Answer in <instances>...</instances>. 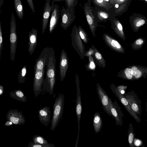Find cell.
I'll list each match as a JSON object with an SVG mask.
<instances>
[{
  "label": "cell",
  "mask_w": 147,
  "mask_h": 147,
  "mask_svg": "<svg viewBox=\"0 0 147 147\" xmlns=\"http://www.w3.org/2000/svg\"><path fill=\"white\" fill-rule=\"evenodd\" d=\"M56 59L55 50L50 47L49 52L46 60V70L45 78L44 79L42 90L52 95L55 83Z\"/></svg>",
  "instance_id": "1"
},
{
  "label": "cell",
  "mask_w": 147,
  "mask_h": 147,
  "mask_svg": "<svg viewBox=\"0 0 147 147\" xmlns=\"http://www.w3.org/2000/svg\"><path fill=\"white\" fill-rule=\"evenodd\" d=\"M64 95L61 93L56 98L53 106V114L51 123V129L54 130L59 123L63 113Z\"/></svg>",
  "instance_id": "2"
},
{
  "label": "cell",
  "mask_w": 147,
  "mask_h": 147,
  "mask_svg": "<svg viewBox=\"0 0 147 147\" xmlns=\"http://www.w3.org/2000/svg\"><path fill=\"white\" fill-rule=\"evenodd\" d=\"M17 40L16 20L13 14L12 13L10 22L9 33L10 57L11 60L12 61H14L15 59Z\"/></svg>",
  "instance_id": "3"
},
{
  "label": "cell",
  "mask_w": 147,
  "mask_h": 147,
  "mask_svg": "<svg viewBox=\"0 0 147 147\" xmlns=\"http://www.w3.org/2000/svg\"><path fill=\"white\" fill-rule=\"evenodd\" d=\"M74 9H69L63 7L61 11V27L64 30H66L75 19Z\"/></svg>",
  "instance_id": "4"
},
{
  "label": "cell",
  "mask_w": 147,
  "mask_h": 147,
  "mask_svg": "<svg viewBox=\"0 0 147 147\" xmlns=\"http://www.w3.org/2000/svg\"><path fill=\"white\" fill-rule=\"evenodd\" d=\"M123 95L127 100L133 111L138 115H141V102L136 94L134 92H130L125 93Z\"/></svg>",
  "instance_id": "5"
},
{
  "label": "cell",
  "mask_w": 147,
  "mask_h": 147,
  "mask_svg": "<svg viewBox=\"0 0 147 147\" xmlns=\"http://www.w3.org/2000/svg\"><path fill=\"white\" fill-rule=\"evenodd\" d=\"M45 70L34 71L33 89L35 95L37 97L42 90Z\"/></svg>",
  "instance_id": "6"
},
{
  "label": "cell",
  "mask_w": 147,
  "mask_h": 147,
  "mask_svg": "<svg viewBox=\"0 0 147 147\" xmlns=\"http://www.w3.org/2000/svg\"><path fill=\"white\" fill-rule=\"evenodd\" d=\"M6 119L15 125H23L26 121L22 112L17 109H10L6 114Z\"/></svg>",
  "instance_id": "7"
},
{
  "label": "cell",
  "mask_w": 147,
  "mask_h": 147,
  "mask_svg": "<svg viewBox=\"0 0 147 147\" xmlns=\"http://www.w3.org/2000/svg\"><path fill=\"white\" fill-rule=\"evenodd\" d=\"M113 91L115 96L123 105L130 115L135 119L137 122H141V119L140 117L132 110L127 100L123 95L121 94L117 89H115L113 90Z\"/></svg>",
  "instance_id": "8"
},
{
  "label": "cell",
  "mask_w": 147,
  "mask_h": 147,
  "mask_svg": "<svg viewBox=\"0 0 147 147\" xmlns=\"http://www.w3.org/2000/svg\"><path fill=\"white\" fill-rule=\"evenodd\" d=\"M75 81L76 85L77 96L76 102V111L78 122V136H79L80 129V122L82 111V102L81 98L79 82L78 78L76 74Z\"/></svg>",
  "instance_id": "9"
},
{
  "label": "cell",
  "mask_w": 147,
  "mask_h": 147,
  "mask_svg": "<svg viewBox=\"0 0 147 147\" xmlns=\"http://www.w3.org/2000/svg\"><path fill=\"white\" fill-rule=\"evenodd\" d=\"M55 2L53 1L51 5V15L49 29L50 33H51L53 32L56 26L60 17L59 6L57 4H54Z\"/></svg>",
  "instance_id": "10"
},
{
  "label": "cell",
  "mask_w": 147,
  "mask_h": 147,
  "mask_svg": "<svg viewBox=\"0 0 147 147\" xmlns=\"http://www.w3.org/2000/svg\"><path fill=\"white\" fill-rule=\"evenodd\" d=\"M71 36L72 46L81 56V53H82V46L78 28L76 25L74 26Z\"/></svg>",
  "instance_id": "11"
},
{
  "label": "cell",
  "mask_w": 147,
  "mask_h": 147,
  "mask_svg": "<svg viewBox=\"0 0 147 147\" xmlns=\"http://www.w3.org/2000/svg\"><path fill=\"white\" fill-rule=\"evenodd\" d=\"M69 67V61L66 52L64 49L61 51L60 58L59 73L60 80L62 81L65 78Z\"/></svg>",
  "instance_id": "12"
},
{
  "label": "cell",
  "mask_w": 147,
  "mask_h": 147,
  "mask_svg": "<svg viewBox=\"0 0 147 147\" xmlns=\"http://www.w3.org/2000/svg\"><path fill=\"white\" fill-rule=\"evenodd\" d=\"M50 47H46L44 48L36 60L34 65V71L45 70L46 66V60L49 52Z\"/></svg>",
  "instance_id": "13"
},
{
  "label": "cell",
  "mask_w": 147,
  "mask_h": 147,
  "mask_svg": "<svg viewBox=\"0 0 147 147\" xmlns=\"http://www.w3.org/2000/svg\"><path fill=\"white\" fill-rule=\"evenodd\" d=\"M109 100L111 112L112 117L115 119L116 125L121 126L123 125L122 117L123 115L120 110V108L116 101L113 103L110 98Z\"/></svg>",
  "instance_id": "14"
},
{
  "label": "cell",
  "mask_w": 147,
  "mask_h": 147,
  "mask_svg": "<svg viewBox=\"0 0 147 147\" xmlns=\"http://www.w3.org/2000/svg\"><path fill=\"white\" fill-rule=\"evenodd\" d=\"M97 94L100 103L105 111L109 115L112 116L109 103V97L107 93L100 87L97 88Z\"/></svg>",
  "instance_id": "15"
},
{
  "label": "cell",
  "mask_w": 147,
  "mask_h": 147,
  "mask_svg": "<svg viewBox=\"0 0 147 147\" xmlns=\"http://www.w3.org/2000/svg\"><path fill=\"white\" fill-rule=\"evenodd\" d=\"M51 0H46L44 6L42 13V33L43 34L47 28L51 10L50 5Z\"/></svg>",
  "instance_id": "16"
},
{
  "label": "cell",
  "mask_w": 147,
  "mask_h": 147,
  "mask_svg": "<svg viewBox=\"0 0 147 147\" xmlns=\"http://www.w3.org/2000/svg\"><path fill=\"white\" fill-rule=\"evenodd\" d=\"M38 30L32 28L29 32L28 40V51L30 55L34 52L37 42Z\"/></svg>",
  "instance_id": "17"
},
{
  "label": "cell",
  "mask_w": 147,
  "mask_h": 147,
  "mask_svg": "<svg viewBox=\"0 0 147 147\" xmlns=\"http://www.w3.org/2000/svg\"><path fill=\"white\" fill-rule=\"evenodd\" d=\"M50 107H45L40 109L38 112V117L40 122L47 127L51 119Z\"/></svg>",
  "instance_id": "18"
},
{
  "label": "cell",
  "mask_w": 147,
  "mask_h": 147,
  "mask_svg": "<svg viewBox=\"0 0 147 147\" xmlns=\"http://www.w3.org/2000/svg\"><path fill=\"white\" fill-rule=\"evenodd\" d=\"M93 124L94 131L98 133L101 131L102 126L101 117L98 112L96 113L94 116Z\"/></svg>",
  "instance_id": "19"
},
{
  "label": "cell",
  "mask_w": 147,
  "mask_h": 147,
  "mask_svg": "<svg viewBox=\"0 0 147 147\" xmlns=\"http://www.w3.org/2000/svg\"><path fill=\"white\" fill-rule=\"evenodd\" d=\"M11 97L17 100L23 102L27 101V98L23 92L19 90H15L9 93Z\"/></svg>",
  "instance_id": "20"
},
{
  "label": "cell",
  "mask_w": 147,
  "mask_h": 147,
  "mask_svg": "<svg viewBox=\"0 0 147 147\" xmlns=\"http://www.w3.org/2000/svg\"><path fill=\"white\" fill-rule=\"evenodd\" d=\"M14 5L16 11L19 18L21 20L24 16L23 6L21 0H14Z\"/></svg>",
  "instance_id": "21"
},
{
  "label": "cell",
  "mask_w": 147,
  "mask_h": 147,
  "mask_svg": "<svg viewBox=\"0 0 147 147\" xmlns=\"http://www.w3.org/2000/svg\"><path fill=\"white\" fill-rule=\"evenodd\" d=\"M84 11L88 24L89 25H92L94 19L90 8L86 4L84 6Z\"/></svg>",
  "instance_id": "22"
},
{
  "label": "cell",
  "mask_w": 147,
  "mask_h": 147,
  "mask_svg": "<svg viewBox=\"0 0 147 147\" xmlns=\"http://www.w3.org/2000/svg\"><path fill=\"white\" fill-rule=\"evenodd\" d=\"M128 141L130 147L135 146L134 143V140L135 138V134L134 132L133 127L132 124L129 123L127 135Z\"/></svg>",
  "instance_id": "23"
},
{
  "label": "cell",
  "mask_w": 147,
  "mask_h": 147,
  "mask_svg": "<svg viewBox=\"0 0 147 147\" xmlns=\"http://www.w3.org/2000/svg\"><path fill=\"white\" fill-rule=\"evenodd\" d=\"M27 73V68L26 65H25L22 68L18 74V81L20 84L25 82Z\"/></svg>",
  "instance_id": "24"
},
{
  "label": "cell",
  "mask_w": 147,
  "mask_h": 147,
  "mask_svg": "<svg viewBox=\"0 0 147 147\" xmlns=\"http://www.w3.org/2000/svg\"><path fill=\"white\" fill-rule=\"evenodd\" d=\"M33 142L36 144H49L47 141L42 136L40 135H35L32 139Z\"/></svg>",
  "instance_id": "25"
},
{
  "label": "cell",
  "mask_w": 147,
  "mask_h": 147,
  "mask_svg": "<svg viewBox=\"0 0 147 147\" xmlns=\"http://www.w3.org/2000/svg\"><path fill=\"white\" fill-rule=\"evenodd\" d=\"M66 8L68 9H74L77 4V0H65Z\"/></svg>",
  "instance_id": "26"
},
{
  "label": "cell",
  "mask_w": 147,
  "mask_h": 147,
  "mask_svg": "<svg viewBox=\"0 0 147 147\" xmlns=\"http://www.w3.org/2000/svg\"><path fill=\"white\" fill-rule=\"evenodd\" d=\"M28 147H55L53 144L49 143L47 144H40L31 142L28 144Z\"/></svg>",
  "instance_id": "27"
},
{
  "label": "cell",
  "mask_w": 147,
  "mask_h": 147,
  "mask_svg": "<svg viewBox=\"0 0 147 147\" xmlns=\"http://www.w3.org/2000/svg\"><path fill=\"white\" fill-rule=\"evenodd\" d=\"M3 49V38L2 37L1 23L0 20V60L1 59V55Z\"/></svg>",
  "instance_id": "28"
},
{
  "label": "cell",
  "mask_w": 147,
  "mask_h": 147,
  "mask_svg": "<svg viewBox=\"0 0 147 147\" xmlns=\"http://www.w3.org/2000/svg\"><path fill=\"white\" fill-rule=\"evenodd\" d=\"M125 74L128 79H131L132 77V71L131 69L127 68L125 70Z\"/></svg>",
  "instance_id": "29"
},
{
  "label": "cell",
  "mask_w": 147,
  "mask_h": 147,
  "mask_svg": "<svg viewBox=\"0 0 147 147\" xmlns=\"http://www.w3.org/2000/svg\"><path fill=\"white\" fill-rule=\"evenodd\" d=\"M134 143L135 146L139 147L143 144L142 141L139 139L135 138L134 140Z\"/></svg>",
  "instance_id": "30"
},
{
  "label": "cell",
  "mask_w": 147,
  "mask_h": 147,
  "mask_svg": "<svg viewBox=\"0 0 147 147\" xmlns=\"http://www.w3.org/2000/svg\"><path fill=\"white\" fill-rule=\"evenodd\" d=\"M26 0L32 12L33 13L35 12V10L33 3V0Z\"/></svg>",
  "instance_id": "31"
},
{
  "label": "cell",
  "mask_w": 147,
  "mask_h": 147,
  "mask_svg": "<svg viewBox=\"0 0 147 147\" xmlns=\"http://www.w3.org/2000/svg\"><path fill=\"white\" fill-rule=\"evenodd\" d=\"M112 46L113 47H116L118 49L121 48V46L119 42L115 40H113L111 43Z\"/></svg>",
  "instance_id": "32"
},
{
  "label": "cell",
  "mask_w": 147,
  "mask_h": 147,
  "mask_svg": "<svg viewBox=\"0 0 147 147\" xmlns=\"http://www.w3.org/2000/svg\"><path fill=\"white\" fill-rule=\"evenodd\" d=\"M145 23V21L144 20L142 19L138 21L136 24V26L137 27H138L140 26Z\"/></svg>",
  "instance_id": "33"
},
{
  "label": "cell",
  "mask_w": 147,
  "mask_h": 147,
  "mask_svg": "<svg viewBox=\"0 0 147 147\" xmlns=\"http://www.w3.org/2000/svg\"><path fill=\"white\" fill-rule=\"evenodd\" d=\"M142 73L138 69L136 71L135 76L136 78H140L141 76Z\"/></svg>",
  "instance_id": "34"
},
{
  "label": "cell",
  "mask_w": 147,
  "mask_h": 147,
  "mask_svg": "<svg viewBox=\"0 0 147 147\" xmlns=\"http://www.w3.org/2000/svg\"><path fill=\"white\" fill-rule=\"evenodd\" d=\"M100 15L101 16L104 18H108V15L105 13L101 12L100 13Z\"/></svg>",
  "instance_id": "35"
},
{
  "label": "cell",
  "mask_w": 147,
  "mask_h": 147,
  "mask_svg": "<svg viewBox=\"0 0 147 147\" xmlns=\"http://www.w3.org/2000/svg\"><path fill=\"white\" fill-rule=\"evenodd\" d=\"M13 123L10 121L7 120L4 124L5 126H10L12 125Z\"/></svg>",
  "instance_id": "36"
},
{
  "label": "cell",
  "mask_w": 147,
  "mask_h": 147,
  "mask_svg": "<svg viewBox=\"0 0 147 147\" xmlns=\"http://www.w3.org/2000/svg\"><path fill=\"white\" fill-rule=\"evenodd\" d=\"M131 69L132 71L133 75L134 76L136 71L138 70V69L136 67L134 66L131 68Z\"/></svg>",
  "instance_id": "37"
},
{
  "label": "cell",
  "mask_w": 147,
  "mask_h": 147,
  "mask_svg": "<svg viewBox=\"0 0 147 147\" xmlns=\"http://www.w3.org/2000/svg\"><path fill=\"white\" fill-rule=\"evenodd\" d=\"M95 57L98 59H100L102 58V57L101 55L99 53L97 52L95 53Z\"/></svg>",
  "instance_id": "38"
},
{
  "label": "cell",
  "mask_w": 147,
  "mask_h": 147,
  "mask_svg": "<svg viewBox=\"0 0 147 147\" xmlns=\"http://www.w3.org/2000/svg\"><path fill=\"white\" fill-rule=\"evenodd\" d=\"M143 41L142 40L139 39L137 40L136 42V44L138 45H140L143 43Z\"/></svg>",
  "instance_id": "39"
},
{
  "label": "cell",
  "mask_w": 147,
  "mask_h": 147,
  "mask_svg": "<svg viewBox=\"0 0 147 147\" xmlns=\"http://www.w3.org/2000/svg\"><path fill=\"white\" fill-rule=\"evenodd\" d=\"M3 86L0 85V96L3 94Z\"/></svg>",
  "instance_id": "40"
},
{
  "label": "cell",
  "mask_w": 147,
  "mask_h": 147,
  "mask_svg": "<svg viewBox=\"0 0 147 147\" xmlns=\"http://www.w3.org/2000/svg\"><path fill=\"white\" fill-rule=\"evenodd\" d=\"M117 27L118 28V29L120 30H122L123 28H122V25L121 24L119 23L117 25Z\"/></svg>",
  "instance_id": "41"
},
{
  "label": "cell",
  "mask_w": 147,
  "mask_h": 147,
  "mask_svg": "<svg viewBox=\"0 0 147 147\" xmlns=\"http://www.w3.org/2000/svg\"><path fill=\"white\" fill-rule=\"evenodd\" d=\"M95 65L94 63L92 61L90 63V68L91 69H93L95 67Z\"/></svg>",
  "instance_id": "42"
},
{
  "label": "cell",
  "mask_w": 147,
  "mask_h": 147,
  "mask_svg": "<svg viewBox=\"0 0 147 147\" xmlns=\"http://www.w3.org/2000/svg\"><path fill=\"white\" fill-rule=\"evenodd\" d=\"M4 0H0V9H1L2 5L3 4Z\"/></svg>",
  "instance_id": "43"
},
{
  "label": "cell",
  "mask_w": 147,
  "mask_h": 147,
  "mask_svg": "<svg viewBox=\"0 0 147 147\" xmlns=\"http://www.w3.org/2000/svg\"><path fill=\"white\" fill-rule=\"evenodd\" d=\"M97 1L99 3H101L103 2V0H97Z\"/></svg>",
  "instance_id": "44"
},
{
  "label": "cell",
  "mask_w": 147,
  "mask_h": 147,
  "mask_svg": "<svg viewBox=\"0 0 147 147\" xmlns=\"http://www.w3.org/2000/svg\"><path fill=\"white\" fill-rule=\"evenodd\" d=\"M53 1H55L59 2L62 1H64L65 0H53Z\"/></svg>",
  "instance_id": "45"
},
{
  "label": "cell",
  "mask_w": 147,
  "mask_h": 147,
  "mask_svg": "<svg viewBox=\"0 0 147 147\" xmlns=\"http://www.w3.org/2000/svg\"><path fill=\"white\" fill-rule=\"evenodd\" d=\"M115 7L116 8H117L118 7H119V5L117 4H116L115 5Z\"/></svg>",
  "instance_id": "46"
},
{
  "label": "cell",
  "mask_w": 147,
  "mask_h": 147,
  "mask_svg": "<svg viewBox=\"0 0 147 147\" xmlns=\"http://www.w3.org/2000/svg\"><path fill=\"white\" fill-rule=\"evenodd\" d=\"M119 0L121 2H123L124 1V0Z\"/></svg>",
  "instance_id": "47"
},
{
  "label": "cell",
  "mask_w": 147,
  "mask_h": 147,
  "mask_svg": "<svg viewBox=\"0 0 147 147\" xmlns=\"http://www.w3.org/2000/svg\"><path fill=\"white\" fill-rule=\"evenodd\" d=\"M106 1H109V0H105Z\"/></svg>",
  "instance_id": "48"
},
{
  "label": "cell",
  "mask_w": 147,
  "mask_h": 147,
  "mask_svg": "<svg viewBox=\"0 0 147 147\" xmlns=\"http://www.w3.org/2000/svg\"><path fill=\"white\" fill-rule=\"evenodd\" d=\"M146 1H147V0H145Z\"/></svg>",
  "instance_id": "49"
}]
</instances>
